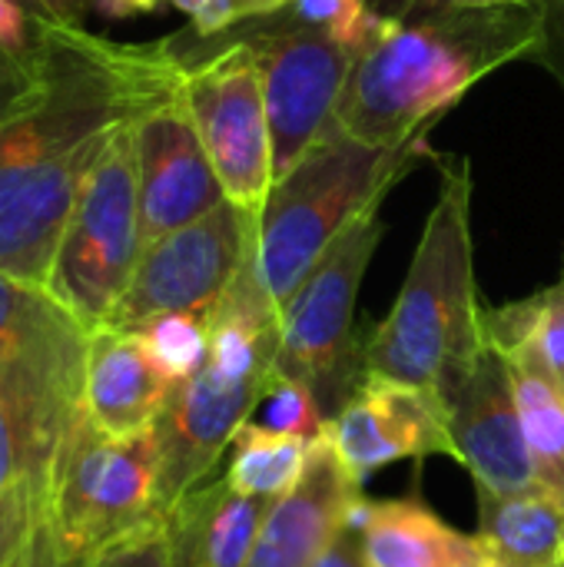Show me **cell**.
I'll return each instance as SVG.
<instances>
[{"instance_id":"6da1fadb","label":"cell","mask_w":564,"mask_h":567,"mask_svg":"<svg viewBox=\"0 0 564 567\" xmlns=\"http://www.w3.org/2000/svg\"><path fill=\"white\" fill-rule=\"evenodd\" d=\"M176 37L116 43L43 17L30 86L0 113V272L47 289L86 176L123 123L183 90Z\"/></svg>"},{"instance_id":"7a4b0ae2","label":"cell","mask_w":564,"mask_h":567,"mask_svg":"<svg viewBox=\"0 0 564 567\" xmlns=\"http://www.w3.org/2000/svg\"><path fill=\"white\" fill-rule=\"evenodd\" d=\"M545 50L548 3L382 13L372 40L356 53L336 126L372 146L412 143L499 66Z\"/></svg>"},{"instance_id":"3957f363","label":"cell","mask_w":564,"mask_h":567,"mask_svg":"<svg viewBox=\"0 0 564 567\" xmlns=\"http://www.w3.org/2000/svg\"><path fill=\"white\" fill-rule=\"evenodd\" d=\"M485 309L475 282L472 163L445 156L406 282L366 336L362 379L402 382L449 402L485 346Z\"/></svg>"},{"instance_id":"277c9868","label":"cell","mask_w":564,"mask_h":567,"mask_svg":"<svg viewBox=\"0 0 564 567\" xmlns=\"http://www.w3.org/2000/svg\"><path fill=\"white\" fill-rule=\"evenodd\" d=\"M206 326L209 355L203 369L173 389L156 422L163 518L186 492L213 478L276 375L279 306L259 279L256 252L246 259L229 292L206 312Z\"/></svg>"},{"instance_id":"5b68a950","label":"cell","mask_w":564,"mask_h":567,"mask_svg":"<svg viewBox=\"0 0 564 567\" xmlns=\"http://www.w3.org/2000/svg\"><path fill=\"white\" fill-rule=\"evenodd\" d=\"M429 156V133L402 146H372L332 126L266 196L256 229V269L283 309L336 239Z\"/></svg>"},{"instance_id":"8992f818","label":"cell","mask_w":564,"mask_h":567,"mask_svg":"<svg viewBox=\"0 0 564 567\" xmlns=\"http://www.w3.org/2000/svg\"><path fill=\"white\" fill-rule=\"evenodd\" d=\"M160 515L156 429L113 439L86 412L70 425L47 488V548L53 567H86Z\"/></svg>"},{"instance_id":"52a82bcc","label":"cell","mask_w":564,"mask_h":567,"mask_svg":"<svg viewBox=\"0 0 564 567\" xmlns=\"http://www.w3.org/2000/svg\"><path fill=\"white\" fill-rule=\"evenodd\" d=\"M382 233L379 209H369L279 309L276 375L306 385L326 422L362 382L366 339L356 332V302Z\"/></svg>"},{"instance_id":"ba28073f","label":"cell","mask_w":564,"mask_h":567,"mask_svg":"<svg viewBox=\"0 0 564 567\" xmlns=\"http://www.w3.org/2000/svg\"><path fill=\"white\" fill-rule=\"evenodd\" d=\"M133 123L113 133L86 176L47 279V292L86 332L110 322L143 256Z\"/></svg>"},{"instance_id":"9c48e42d","label":"cell","mask_w":564,"mask_h":567,"mask_svg":"<svg viewBox=\"0 0 564 567\" xmlns=\"http://www.w3.org/2000/svg\"><path fill=\"white\" fill-rule=\"evenodd\" d=\"M180 53L186 60L183 96L219 186L229 203L259 219L276 183V156L256 56L236 37H216L203 53Z\"/></svg>"},{"instance_id":"30bf717a","label":"cell","mask_w":564,"mask_h":567,"mask_svg":"<svg viewBox=\"0 0 564 567\" xmlns=\"http://www.w3.org/2000/svg\"><path fill=\"white\" fill-rule=\"evenodd\" d=\"M223 37L243 40L256 56L279 179L336 126L356 53L319 30L293 27L279 17L243 23Z\"/></svg>"},{"instance_id":"8fae6325","label":"cell","mask_w":564,"mask_h":567,"mask_svg":"<svg viewBox=\"0 0 564 567\" xmlns=\"http://www.w3.org/2000/svg\"><path fill=\"white\" fill-rule=\"evenodd\" d=\"M256 229L259 219L226 199L203 219L150 243L106 326L136 332L170 312L206 316L256 252Z\"/></svg>"},{"instance_id":"7c38bea8","label":"cell","mask_w":564,"mask_h":567,"mask_svg":"<svg viewBox=\"0 0 564 567\" xmlns=\"http://www.w3.org/2000/svg\"><path fill=\"white\" fill-rule=\"evenodd\" d=\"M90 332L40 286L0 272V392L73 425L83 415Z\"/></svg>"},{"instance_id":"4fadbf2b","label":"cell","mask_w":564,"mask_h":567,"mask_svg":"<svg viewBox=\"0 0 564 567\" xmlns=\"http://www.w3.org/2000/svg\"><path fill=\"white\" fill-rule=\"evenodd\" d=\"M143 249L226 203L183 90L133 123Z\"/></svg>"},{"instance_id":"5bb4252c","label":"cell","mask_w":564,"mask_h":567,"mask_svg":"<svg viewBox=\"0 0 564 567\" xmlns=\"http://www.w3.org/2000/svg\"><path fill=\"white\" fill-rule=\"evenodd\" d=\"M326 439L362 485L379 468L406 458H455L445 402L432 392L372 375L326 422Z\"/></svg>"},{"instance_id":"9a60e30c","label":"cell","mask_w":564,"mask_h":567,"mask_svg":"<svg viewBox=\"0 0 564 567\" xmlns=\"http://www.w3.org/2000/svg\"><path fill=\"white\" fill-rule=\"evenodd\" d=\"M445 409H449V435L455 445V462L472 475L475 488L525 492L539 485L522 435L509 362L502 346L489 336V326H485V346L472 372L452 392Z\"/></svg>"},{"instance_id":"2e32d148","label":"cell","mask_w":564,"mask_h":567,"mask_svg":"<svg viewBox=\"0 0 564 567\" xmlns=\"http://www.w3.org/2000/svg\"><path fill=\"white\" fill-rule=\"evenodd\" d=\"M366 492L329 439L312 445L306 475L263 518L246 567H312L356 518Z\"/></svg>"},{"instance_id":"e0dca14e","label":"cell","mask_w":564,"mask_h":567,"mask_svg":"<svg viewBox=\"0 0 564 567\" xmlns=\"http://www.w3.org/2000/svg\"><path fill=\"white\" fill-rule=\"evenodd\" d=\"M489 336L502 346L515 405L522 419V435L535 468V482L564 498V385L552 362L545 359L522 299L485 309Z\"/></svg>"},{"instance_id":"ac0fdd59","label":"cell","mask_w":564,"mask_h":567,"mask_svg":"<svg viewBox=\"0 0 564 567\" xmlns=\"http://www.w3.org/2000/svg\"><path fill=\"white\" fill-rule=\"evenodd\" d=\"M173 389L136 332L110 326L90 332L83 412L96 432L130 439L156 429Z\"/></svg>"},{"instance_id":"d6986e66","label":"cell","mask_w":564,"mask_h":567,"mask_svg":"<svg viewBox=\"0 0 564 567\" xmlns=\"http://www.w3.org/2000/svg\"><path fill=\"white\" fill-rule=\"evenodd\" d=\"M273 505L239 495L226 478H206L166 512L170 567H246Z\"/></svg>"},{"instance_id":"ffe728a7","label":"cell","mask_w":564,"mask_h":567,"mask_svg":"<svg viewBox=\"0 0 564 567\" xmlns=\"http://www.w3.org/2000/svg\"><path fill=\"white\" fill-rule=\"evenodd\" d=\"M356 525L369 567H489L475 535L445 525L419 498H366Z\"/></svg>"},{"instance_id":"44dd1931","label":"cell","mask_w":564,"mask_h":567,"mask_svg":"<svg viewBox=\"0 0 564 567\" xmlns=\"http://www.w3.org/2000/svg\"><path fill=\"white\" fill-rule=\"evenodd\" d=\"M479 492L475 542L489 567H558L564 542V498L542 485L525 492Z\"/></svg>"},{"instance_id":"7402d4cb","label":"cell","mask_w":564,"mask_h":567,"mask_svg":"<svg viewBox=\"0 0 564 567\" xmlns=\"http://www.w3.org/2000/svg\"><path fill=\"white\" fill-rule=\"evenodd\" d=\"M312 445L293 435H279L263 422H246L229 445L226 482L249 498L279 502L306 475Z\"/></svg>"},{"instance_id":"603a6c76","label":"cell","mask_w":564,"mask_h":567,"mask_svg":"<svg viewBox=\"0 0 564 567\" xmlns=\"http://www.w3.org/2000/svg\"><path fill=\"white\" fill-rule=\"evenodd\" d=\"M70 429L0 392V498L50 485L53 458Z\"/></svg>"},{"instance_id":"cb8c5ba5","label":"cell","mask_w":564,"mask_h":567,"mask_svg":"<svg viewBox=\"0 0 564 567\" xmlns=\"http://www.w3.org/2000/svg\"><path fill=\"white\" fill-rule=\"evenodd\" d=\"M136 336L143 339L153 365L173 385L193 379L203 369L206 355H209V326H206V316L170 312V316H160V319L146 322L143 329H136Z\"/></svg>"},{"instance_id":"d4e9b609","label":"cell","mask_w":564,"mask_h":567,"mask_svg":"<svg viewBox=\"0 0 564 567\" xmlns=\"http://www.w3.org/2000/svg\"><path fill=\"white\" fill-rule=\"evenodd\" d=\"M43 13L30 0H0V113L30 86L40 60Z\"/></svg>"},{"instance_id":"484cf974","label":"cell","mask_w":564,"mask_h":567,"mask_svg":"<svg viewBox=\"0 0 564 567\" xmlns=\"http://www.w3.org/2000/svg\"><path fill=\"white\" fill-rule=\"evenodd\" d=\"M273 17L293 27L319 30L352 53H359L382 23V13L369 7V0H289V7Z\"/></svg>"},{"instance_id":"4316f807","label":"cell","mask_w":564,"mask_h":567,"mask_svg":"<svg viewBox=\"0 0 564 567\" xmlns=\"http://www.w3.org/2000/svg\"><path fill=\"white\" fill-rule=\"evenodd\" d=\"M47 488L33 485L0 498V567H27L47 532Z\"/></svg>"},{"instance_id":"83f0119b","label":"cell","mask_w":564,"mask_h":567,"mask_svg":"<svg viewBox=\"0 0 564 567\" xmlns=\"http://www.w3.org/2000/svg\"><path fill=\"white\" fill-rule=\"evenodd\" d=\"M259 409H263V425L279 432V435H293V439H302L309 445L326 439V419H322L312 392L293 379L273 375L269 392H266Z\"/></svg>"},{"instance_id":"f1b7e54d","label":"cell","mask_w":564,"mask_h":567,"mask_svg":"<svg viewBox=\"0 0 564 567\" xmlns=\"http://www.w3.org/2000/svg\"><path fill=\"white\" fill-rule=\"evenodd\" d=\"M522 306H525L529 326H532L545 359L552 362V369L558 372L564 385V266L548 289L522 299Z\"/></svg>"},{"instance_id":"f546056e","label":"cell","mask_w":564,"mask_h":567,"mask_svg":"<svg viewBox=\"0 0 564 567\" xmlns=\"http://www.w3.org/2000/svg\"><path fill=\"white\" fill-rule=\"evenodd\" d=\"M283 7H289V0H199L189 20L196 40H216L243 23L279 13Z\"/></svg>"},{"instance_id":"4dcf8cb0","label":"cell","mask_w":564,"mask_h":567,"mask_svg":"<svg viewBox=\"0 0 564 567\" xmlns=\"http://www.w3.org/2000/svg\"><path fill=\"white\" fill-rule=\"evenodd\" d=\"M86 567H170V538L166 518L143 525L140 532L126 535L103 555H96Z\"/></svg>"},{"instance_id":"1f68e13d","label":"cell","mask_w":564,"mask_h":567,"mask_svg":"<svg viewBox=\"0 0 564 567\" xmlns=\"http://www.w3.org/2000/svg\"><path fill=\"white\" fill-rule=\"evenodd\" d=\"M312 567H369L366 555H362V538H359L356 518L336 535V542L319 555V561Z\"/></svg>"},{"instance_id":"d6a6232c","label":"cell","mask_w":564,"mask_h":567,"mask_svg":"<svg viewBox=\"0 0 564 567\" xmlns=\"http://www.w3.org/2000/svg\"><path fill=\"white\" fill-rule=\"evenodd\" d=\"M532 3H552V0H402L399 17L416 13H435V10H489V7H532Z\"/></svg>"},{"instance_id":"836d02e7","label":"cell","mask_w":564,"mask_h":567,"mask_svg":"<svg viewBox=\"0 0 564 567\" xmlns=\"http://www.w3.org/2000/svg\"><path fill=\"white\" fill-rule=\"evenodd\" d=\"M30 7L60 23H83L86 10H93L96 0H30Z\"/></svg>"},{"instance_id":"e575fe53","label":"cell","mask_w":564,"mask_h":567,"mask_svg":"<svg viewBox=\"0 0 564 567\" xmlns=\"http://www.w3.org/2000/svg\"><path fill=\"white\" fill-rule=\"evenodd\" d=\"M163 0H96V7L106 17H133V13H150L156 10Z\"/></svg>"},{"instance_id":"d590c367","label":"cell","mask_w":564,"mask_h":567,"mask_svg":"<svg viewBox=\"0 0 564 567\" xmlns=\"http://www.w3.org/2000/svg\"><path fill=\"white\" fill-rule=\"evenodd\" d=\"M27 567H53V561H50V548H47V532H43V538H40V545H37L33 558L27 561Z\"/></svg>"},{"instance_id":"8d00e7d4","label":"cell","mask_w":564,"mask_h":567,"mask_svg":"<svg viewBox=\"0 0 564 567\" xmlns=\"http://www.w3.org/2000/svg\"><path fill=\"white\" fill-rule=\"evenodd\" d=\"M170 3H173V7H180L186 17H193V13H196V7H199V0H170Z\"/></svg>"},{"instance_id":"74e56055","label":"cell","mask_w":564,"mask_h":567,"mask_svg":"<svg viewBox=\"0 0 564 567\" xmlns=\"http://www.w3.org/2000/svg\"><path fill=\"white\" fill-rule=\"evenodd\" d=\"M562 567H564V542H562Z\"/></svg>"},{"instance_id":"f35d334b","label":"cell","mask_w":564,"mask_h":567,"mask_svg":"<svg viewBox=\"0 0 564 567\" xmlns=\"http://www.w3.org/2000/svg\"><path fill=\"white\" fill-rule=\"evenodd\" d=\"M0 126H3V116H0Z\"/></svg>"},{"instance_id":"ab89813d","label":"cell","mask_w":564,"mask_h":567,"mask_svg":"<svg viewBox=\"0 0 564 567\" xmlns=\"http://www.w3.org/2000/svg\"><path fill=\"white\" fill-rule=\"evenodd\" d=\"M558 567H562V565H558Z\"/></svg>"}]
</instances>
